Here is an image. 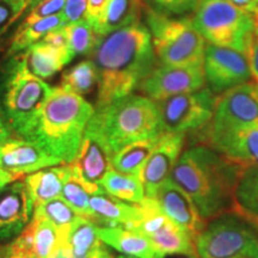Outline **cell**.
<instances>
[{
  "label": "cell",
  "mask_w": 258,
  "mask_h": 258,
  "mask_svg": "<svg viewBox=\"0 0 258 258\" xmlns=\"http://www.w3.org/2000/svg\"><path fill=\"white\" fill-rule=\"evenodd\" d=\"M154 48L147 27L138 23L98 37L92 61L98 76L97 106L131 95L153 71Z\"/></svg>",
  "instance_id": "6da1fadb"
},
{
  "label": "cell",
  "mask_w": 258,
  "mask_h": 258,
  "mask_svg": "<svg viewBox=\"0 0 258 258\" xmlns=\"http://www.w3.org/2000/svg\"><path fill=\"white\" fill-rule=\"evenodd\" d=\"M243 167L207 145H196L180 154L170 179L188 194L208 221L234 211V189Z\"/></svg>",
  "instance_id": "7a4b0ae2"
},
{
  "label": "cell",
  "mask_w": 258,
  "mask_h": 258,
  "mask_svg": "<svg viewBox=\"0 0 258 258\" xmlns=\"http://www.w3.org/2000/svg\"><path fill=\"white\" fill-rule=\"evenodd\" d=\"M95 108L77 93L54 88L28 140L61 163H73Z\"/></svg>",
  "instance_id": "3957f363"
},
{
  "label": "cell",
  "mask_w": 258,
  "mask_h": 258,
  "mask_svg": "<svg viewBox=\"0 0 258 258\" xmlns=\"http://www.w3.org/2000/svg\"><path fill=\"white\" fill-rule=\"evenodd\" d=\"M95 110L114 156L128 145L163 134L159 109L148 97L131 93Z\"/></svg>",
  "instance_id": "277c9868"
},
{
  "label": "cell",
  "mask_w": 258,
  "mask_h": 258,
  "mask_svg": "<svg viewBox=\"0 0 258 258\" xmlns=\"http://www.w3.org/2000/svg\"><path fill=\"white\" fill-rule=\"evenodd\" d=\"M198 258H258V222L237 211L206 222L195 240Z\"/></svg>",
  "instance_id": "5b68a950"
},
{
  "label": "cell",
  "mask_w": 258,
  "mask_h": 258,
  "mask_svg": "<svg viewBox=\"0 0 258 258\" xmlns=\"http://www.w3.org/2000/svg\"><path fill=\"white\" fill-rule=\"evenodd\" d=\"M192 23L208 43L245 54L256 34V17L227 0H200Z\"/></svg>",
  "instance_id": "8992f818"
},
{
  "label": "cell",
  "mask_w": 258,
  "mask_h": 258,
  "mask_svg": "<svg viewBox=\"0 0 258 258\" xmlns=\"http://www.w3.org/2000/svg\"><path fill=\"white\" fill-rule=\"evenodd\" d=\"M147 25L154 53L165 66L203 63L207 42L189 18H172L147 10Z\"/></svg>",
  "instance_id": "52a82bcc"
},
{
  "label": "cell",
  "mask_w": 258,
  "mask_h": 258,
  "mask_svg": "<svg viewBox=\"0 0 258 258\" xmlns=\"http://www.w3.org/2000/svg\"><path fill=\"white\" fill-rule=\"evenodd\" d=\"M54 88L37 77L11 67L4 96L6 120L21 139L28 140Z\"/></svg>",
  "instance_id": "ba28073f"
},
{
  "label": "cell",
  "mask_w": 258,
  "mask_h": 258,
  "mask_svg": "<svg viewBox=\"0 0 258 258\" xmlns=\"http://www.w3.org/2000/svg\"><path fill=\"white\" fill-rule=\"evenodd\" d=\"M112 153L96 110L84 132L82 147L72 165L73 176L91 194L105 192L102 180L112 170Z\"/></svg>",
  "instance_id": "9c48e42d"
},
{
  "label": "cell",
  "mask_w": 258,
  "mask_h": 258,
  "mask_svg": "<svg viewBox=\"0 0 258 258\" xmlns=\"http://www.w3.org/2000/svg\"><path fill=\"white\" fill-rule=\"evenodd\" d=\"M218 97L208 88L157 101L163 133L184 134L212 121Z\"/></svg>",
  "instance_id": "30bf717a"
},
{
  "label": "cell",
  "mask_w": 258,
  "mask_h": 258,
  "mask_svg": "<svg viewBox=\"0 0 258 258\" xmlns=\"http://www.w3.org/2000/svg\"><path fill=\"white\" fill-rule=\"evenodd\" d=\"M258 123V82L225 91L217 99L211 121L212 146L238 129Z\"/></svg>",
  "instance_id": "8fae6325"
},
{
  "label": "cell",
  "mask_w": 258,
  "mask_h": 258,
  "mask_svg": "<svg viewBox=\"0 0 258 258\" xmlns=\"http://www.w3.org/2000/svg\"><path fill=\"white\" fill-rule=\"evenodd\" d=\"M203 73L213 93H224L252 79L246 54L211 43L206 44L205 48Z\"/></svg>",
  "instance_id": "7c38bea8"
},
{
  "label": "cell",
  "mask_w": 258,
  "mask_h": 258,
  "mask_svg": "<svg viewBox=\"0 0 258 258\" xmlns=\"http://www.w3.org/2000/svg\"><path fill=\"white\" fill-rule=\"evenodd\" d=\"M203 63L195 66H165L160 64L141 83L140 89L154 102L167 97L198 91L205 88Z\"/></svg>",
  "instance_id": "4fadbf2b"
},
{
  "label": "cell",
  "mask_w": 258,
  "mask_h": 258,
  "mask_svg": "<svg viewBox=\"0 0 258 258\" xmlns=\"http://www.w3.org/2000/svg\"><path fill=\"white\" fill-rule=\"evenodd\" d=\"M51 222L34 213L31 221L15 241L2 253L5 258H50L69 235Z\"/></svg>",
  "instance_id": "5bb4252c"
},
{
  "label": "cell",
  "mask_w": 258,
  "mask_h": 258,
  "mask_svg": "<svg viewBox=\"0 0 258 258\" xmlns=\"http://www.w3.org/2000/svg\"><path fill=\"white\" fill-rule=\"evenodd\" d=\"M184 134L163 133L156 148L141 170L140 179L143 182L145 198L156 199L158 189L167 179L182 153Z\"/></svg>",
  "instance_id": "9a60e30c"
},
{
  "label": "cell",
  "mask_w": 258,
  "mask_h": 258,
  "mask_svg": "<svg viewBox=\"0 0 258 258\" xmlns=\"http://www.w3.org/2000/svg\"><path fill=\"white\" fill-rule=\"evenodd\" d=\"M34 208L24 180H14L0 189V239H11L21 234L30 222Z\"/></svg>",
  "instance_id": "2e32d148"
},
{
  "label": "cell",
  "mask_w": 258,
  "mask_h": 258,
  "mask_svg": "<svg viewBox=\"0 0 258 258\" xmlns=\"http://www.w3.org/2000/svg\"><path fill=\"white\" fill-rule=\"evenodd\" d=\"M156 200L167 218L188 232L194 240H196L207 221L203 220L200 215L188 194L169 178L158 189Z\"/></svg>",
  "instance_id": "e0dca14e"
},
{
  "label": "cell",
  "mask_w": 258,
  "mask_h": 258,
  "mask_svg": "<svg viewBox=\"0 0 258 258\" xmlns=\"http://www.w3.org/2000/svg\"><path fill=\"white\" fill-rule=\"evenodd\" d=\"M60 164L59 159L25 139L8 140L0 147V169L19 177Z\"/></svg>",
  "instance_id": "ac0fdd59"
},
{
  "label": "cell",
  "mask_w": 258,
  "mask_h": 258,
  "mask_svg": "<svg viewBox=\"0 0 258 258\" xmlns=\"http://www.w3.org/2000/svg\"><path fill=\"white\" fill-rule=\"evenodd\" d=\"M73 57L71 50L55 49L43 41H38L17 55H14L11 67L44 80L60 72Z\"/></svg>",
  "instance_id": "d6986e66"
},
{
  "label": "cell",
  "mask_w": 258,
  "mask_h": 258,
  "mask_svg": "<svg viewBox=\"0 0 258 258\" xmlns=\"http://www.w3.org/2000/svg\"><path fill=\"white\" fill-rule=\"evenodd\" d=\"M97 235L103 243L125 256L135 258H165L157 251L146 235L140 232L121 227L106 226L97 227Z\"/></svg>",
  "instance_id": "ffe728a7"
},
{
  "label": "cell",
  "mask_w": 258,
  "mask_h": 258,
  "mask_svg": "<svg viewBox=\"0 0 258 258\" xmlns=\"http://www.w3.org/2000/svg\"><path fill=\"white\" fill-rule=\"evenodd\" d=\"M213 148L240 165L258 164V123L238 129L213 145Z\"/></svg>",
  "instance_id": "44dd1931"
},
{
  "label": "cell",
  "mask_w": 258,
  "mask_h": 258,
  "mask_svg": "<svg viewBox=\"0 0 258 258\" xmlns=\"http://www.w3.org/2000/svg\"><path fill=\"white\" fill-rule=\"evenodd\" d=\"M71 176H72L71 164L46 167L29 175L24 182L30 191L34 207L53 199L61 198L64 183Z\"/></svg>",
  "instance_id": "7402d4cb"
},
{
  "label": "cell",
  "mask_w": 258,
  "mask_h": 258,
  "mask_svg": "<svg viewBox=\"0 0 258 258\" xmlns=\"http://www.w3.org/2000/svg\"><path fill=\"white\" fill-rule=\"evenodd\" d=\"M92 220H101L110 226H124L133 230L139 221L138 205H127L106 192L90 196Z\"/></svg>",
  "instance_id": "603a6c76"
},
{
  "label": "cell",
  "mask_w": 258,
  "mask_h": 258,
  "mask_svg": "<svg viewBox=\"0 0 258 258\" xmlns=\"http://www.w3.org/2000/svg\"><path fill=\"white\" fill-rule=\"evenodd\" d=\"M148 239L154 245L157 251L163 254H185L191 258H198L195 240L188 232L179 227L172 220H167L159 230L148 235Z\"/></svg>",
  "instance_id": "cb8c5ba5"
},
{
  "label": "cell",
  "mask_w": 258,
  "mask_h": 258,
  "mask_svg": "<svg viewBox=\"0 0 258 258\" xmlns=\"http://www.w3.org/2000/svg\"><path fill=\"white\" fill-rule=\"evenodd\" d=\"M143 6V0H108L101 24L96 31L97 36H104L140 22L139 17Z\"/></svg>",
  "instance_id": "d4e9b609"
},
{
  "label": "cell",
  "mask_w": 258,
  "mask_h": 258,
  "mask_svg": "<svg viewBox=\"0 0 258 258\" xmlns=\"http://www.w3.org/2000/svg\"><path fill=\"white\" fill-rule=\"evenodd\" d=\"M95 221L80 217L71 226L66 244L71 258H91L103 246V241L97 235Z\"/></svg>",
  "instance_id": "484cf974"
},
{
  "label": "cell",
  "mask_w": 258,
  "mask_h": 258,
  "mask_svg": "<svg viewBox=\"0 0 258 258\" xmlns=\"http://www.w3.org/2000/svg\"><path fill=\"white\" fill-rule=\"evenodd\" d=\"M61 27H64L62 14L40 18L34 22H23L12 38L9 54L11 56L17 55L21 51L41 41L48 32Z\"/></svg>",
  "instance_id": "4316f807"
},
{
  "label": "cell",
  "mask_w": 258,
  "mask_h": 258,
  "mask_svg": "<svg viewBox=\"0 0 258 258\" xmlns=\"http://www.w3.org/2000/svg\"><path fill=\"white\" fill-rule=\"evenodd\" d=\"M234 211L258 222V164L241 170L234 189Z\"/></svg>",
  "instance_id": "83f0119b"
},
{
  "label": "cell",
  "mask_w": 258,
  "mask_h": 258,
  "mask_svg": "<svg viewBox=\"0 0 258 258\" xmlns=\"http://www.w3.org/2000/svg\"><path fill=\"white\" fill-rule=\"evenodd\" d=\"M159 138L138 141L123 147L112 158V169L124 175L140 177L141 170L156 148Z\"/></svg>",
  "instance_id": "f1b7e54d"
},
{
  "label": "cell",
  "mask_w": 258,
  "mask_h": 258,
  "mask_svg": "<svg viewBox=\"0 0 258 258\" xmlns=\"http://www.w3.org/2000/svg\"><path fill=\"white\" fill-rule=\"evenodd\" d=\"M102 188L118 200L139 205L145 199V190L140 177L124 175L112 169L102 180Z\"/></svg>",
  "instance_id": "f546056e"
},
{
  "label": "cell",
  "mask_w": 258,
  "mask_h": 258,
  "mask_svg": "<svg viewBox=\"0 0 258 258\" xmlns=\"http://www.w3.org/2000/svg\"><path fill=\"white\" fill-rule=\"evenodd\" d=\"M98 84L97 70L92 60L82 61L63 73L61 88L82 96L91 92Z\"/></svg>",
  "instance_id": "4dcf8cb0"
},
{
  "label": "cell",
  "mask_w": 258,
  "mask_h": 258,
  "mask_svg": "<svg viewBox=\"0 0 258 258\" xmlns=\"http://www.w3.org/2000/svg\"><path fill=\"white\" fill-rule=\"evenodd\" d=\"M34 213L51 222L59 230H69L80 215L62 198H56L34 208Z\"/></svg>",
  "instance_id": "1f68e13d"
},
{
  "label": "cell",
  "mask_w": 258,
  "mask_h": 258,
  "mask_svg": "<svg viewBox=\"0 0 258 258\" xmlns=\"http://www.w3.org/2000/svg\"><path fill=\"white\" fill-rule=\"evenodd\" d=\"M69 36L70 49L73 55H88L92 54L98 40L95 29L88 21H82L64 27Z\"/></svg>",
  "instance_id": "d6a6232c"
},
{
  "label": "cell",
  "mask_w": 258,
  "mask_h": 258,
  "mask_svg": "<svg viewBox=\"0 0 258 258\" xmlns=\"http://www.w3.org/2000/svg\"><path fill=\"white\" fill-rule=\"evenodd\" d=\"M90 196H91V194L84 188V185L73 176L72 172V176L64 183L61 198L69 203L79 215L92 220L91 209H90Z\"/></svg>",
  "instance_id": "836d02e7"
},
{
  "label": "cell",
  "mask_w": 258,
  "mask_h": 258,
  "mask_svg": "<svg viewBox=\"0 0 258 258\" xmlns=\"http://www.w3.org/2000/svg\"><path fill=\"white\" fill-rule=\"evenodd\" d=\"M200 0H143L147 10L164 16H183L195 11Z\"/></svg>",
  "instance_id": "e575fe53"
},
{
  "label": "cell",
  "mask_w": 258,
  "mask_h": 258,
  "mask_svg": "<svg viewBox=\"0 0 258 258\" xmlns=\"http://www.w3.org/2000/svg\"><path fill=\"white\" fill-rule=\"evenodd\" d=\"M30 0H0V36L25 14Z\"/></svg>",
  "instance_id": "d590c367"
},
{
  "label": "cell",
  "mask_w": 258,
  "mask_h": 258,
  "mask_svg": "<svg viewBox=\"0 0 258 258\" xmlns=\"http://www.w3.org/2000/svg\"><path fill=\"white\" fill-rule=\"evenodd\" d=\"M64 3H66V0H44L43 3H41L32 11L29 12L24 22H34L40 18L62 14Z\"/></svg>",
  "instance_id": "8d00e7d4"
},
{
  "label": "cell",
  "mask_w": 258,
  "mask_h": 258,
  "mask_svg": "<svg viewBox=\"0 0 258 258\" xmlns=\"http://www.w3.org/2000/svg\"><path fill=\"white\" fill-rule=\"evenodd\" d=\"M88 12V0H66L62 11L64 27L85 21Z\"/></svg>",
  "instance_id": "74e56055"
},
{
  "label": "cell",
  "mask_w": 258,
  "mask_h": 258,
  "mask_svg": "<svg viewBox=\"0 0 258 258\" xmlns=\"http://www.w3.org/2000/svg\"><path fill=\"white\" fill-rule=\"evenodd\" d=\"M41 41H43L44 43L49 44L50 47L55 48V49L71 50L70 44H69V36H67V32L64 27L57 28L55 30H51L50 32H48L46 36L42 38Z\"/></svg>",
  "instance_id": "f35d334b"
},
{
  "label": "cell",
  "mask_w": 258,
  "mask_h": 258,
  "mask_svg": "<svg viewBox=\"0 0 258 258\" xmlns=\"http://www.w3.org/2000/svg\"><path fill=\"white\" fill-rule=\"evenodd\" d=\"M108 0H88V12H86V21L91 24L95 31L98 30L101 24L103 12Z\"/></svg>",
  "instance_id": "ab89813d"
},
{
  "label": "cell",
  "mask_w": 258,
  "mask_h": 258,
  "mask_svg": "<svg viewBox=\"0 0 258 258\" xmlns=\"http://www.w3.org/2000/svg\"><path fill=\"white\" fill-rule=\"evenodd\" d=\"M246 55L247 59H249L250 70L251 73H252V77L256 82H258V32L254 34Z\"/></svg>",
  "instance_id": "60d3db41"
},
{
  "label": "cell",
  "mask_w": 258,
  "mask_h": 258,
  "mask_svg": "<svg viewBox=\"0 0 258 258\" xmlns=\"http://www.w3.org/2000/svg\"><path fill=\"white\" fill-rule=\"evenodd\" d=\"M227 2L234 5L235 8L254 16V17L258 14V0H227Z\"/></svg>",
  "instance_id": "b9f144b4"
},
{
  "label": "cell",
  "mask_w": 258,
  "mask_h": 258,
  "mask_svg": "<svg viewBox=\"0 0 258 258\" xmlns=\"http://www.w3.org/2000/svg\"><path fill=\"white\" fill-rule=\"evenodd\" d=\"M19 178H21L19 176L14 175V173L8 172V171L0 169V189H3L5 185H8L9 183L14 182V180H17Z\"/></svg>",
  "instance_id": "7bdbcfd3"
},
{
  "label": "cell",
  "mask_w": 258,
  "mask_h": 258,
  "mask_svg": "<svg viewBox=\"0 0 258 258\" xmlns=\"http://www.w3.org/2000/svg\"><path fill=\"white\" fill-rule=\"evenodd\" d=\"M9 138H10V128L8 127V124L5 123L4 118L2 117V115H0V147H2L3 145L9 140Z\"/></svg>",
  "instance_id": "ee69618b"
},
{
  "label": "cell",
  "mask_w": 258,
  "mask_h": 258,
  "mask_svg": "<svg viewBox=\"0 0 258 258\" xmlns=\"http://www.w3.org/2000/svg\"><path fill=\"white\" fill-rule=\"evenodd\" d=\"M91 258H112V257H111V254L106 251L105 247L102 246L101 249L97 251V252L93 254Z\"/></svg>",
  "instance_id": "f6af8a7d"
},
{
  "label": "cell",
  "mask_w": 258,
  "mask_h": 258,
  "mask_svg": "<svg viewBox=\"0 0 258 258\" xmlns=\"http://www.w3.org/2000/svg\"><path fill=\"white\" fill-rule=\"evenodd\" d=\"M43 2H44V0H30V2H29V5L27 8V11H25V14H28V11L29 12L32 11V10L36 8L37 5H40L41 3H43Z\"/></svg>",
  "instance_id": "bcb514c9"
},
{
  "label": "cell",
  "mask_w": 258,
  "mask_h": 258,
  "mask_svg": "<svg viewBox=\"0 0 258 258\" xmlns=\"http://www.w3.org/2000/svg\"><path fill=\"white\" fill-rule=\"evenodd\" d=\"M256 32H258V14L256 16Z\"/></svg>",
  "instance_id": "7dc6e473"
},
{
  "label": "cell",
  "mask_w": 258,
  "mask_h": 258,
  "mask_svg": "<svg viewBox=\"0 0 258 258\" xmlns=\"http://www.w3.org/2000/svg\"><path fill=\"white\" fill-rule=\"evenodd\" d=\"M112 258H135V257H131V256H118V257H112Z\"/></svg>",
  "instance_id": "c3c4849f"
},
{
  "label": "cell",
  "mask_w": 258,
  "mask_h": 258,
  "mask_svg": "<svg viewBox=\"0 0 258 258\" xmlns=\"http://www.w3.org/2000/svg\"><path fill=\"white\" fill-rule=\"evenodd\" d=\"M0 258H5L4 256H3V254H0Z\"/></svg>",
  "instance_id": "681fc988"
},
{
  "label": "cell",
  "mask_w": 258,
  "mask_h": 258,
  "mask_svg": "<svg viewBox=\"0 0 258 258\" xmlns=\"http://www.w3.org/2000/svg\"><path fill=\"white\" fill-rule=\"evenodd\" d=\"M190 258H191V257H190Z\"/></svg>",
  "instance_id": "f907efd6"
}]
</instances>
